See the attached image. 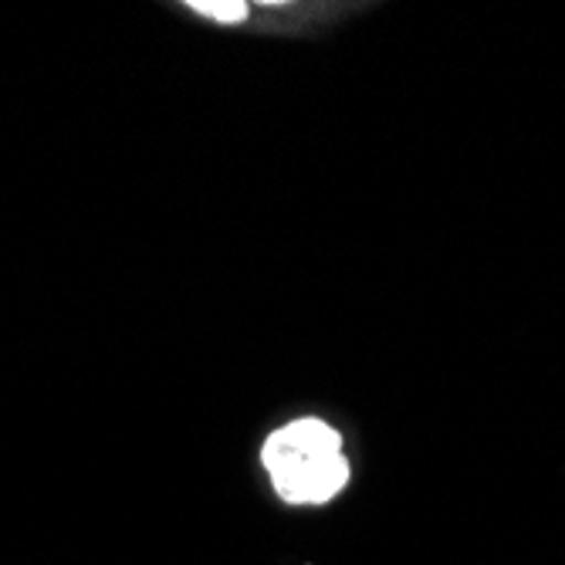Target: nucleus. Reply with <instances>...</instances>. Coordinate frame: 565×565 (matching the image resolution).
Segmentation results:
<instances>
[{
    "instance_id": "obj_1",
    "label": "nucleus",
    "mask_w": 565,
    "mask_h": 565,
    "mask_svg": "<svg viewBox=\"0 0 565 565\" xmlns=\"http://www.w3.org/2000/svg\"><path fill=\"white\" fill-rule=\"evenodd\" d=\"M262 465L288 504H326L352 475L342 434L319 417H298L278 427L262 447Z\"/></svg>"
},
{
    "instance_id": "obj_2",
    "label": "nucleus",
    "mask_w": 565,
    "mask_h": 565,
    "mask_svg": "<svg viewBox=\"0 0 565 565\" xmlns=\"http://www.w3.org/2000/svg\"><path fill=\"white\" fill-rule=\"evenodd\" d=\"M190 11L211 18L217 24H241L250 14V8L244 4V0H193Z\"/></svg>"
}]
</instances>
